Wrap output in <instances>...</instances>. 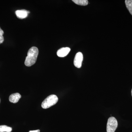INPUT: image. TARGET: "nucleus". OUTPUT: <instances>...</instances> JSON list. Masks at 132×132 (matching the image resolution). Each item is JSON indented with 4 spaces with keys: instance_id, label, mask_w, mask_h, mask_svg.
<instances>
[{
    "instance_id": "nucleus-1",
    "label": "nucleus",
    "mask_w": 132,
    "mask_h": 132,
    "mask_svg": "<svg viewBox=\"0 0 132 132\" xmlns=\"http://www.w3.org/2000/svg\"><path fill=\"white\" fill-rule=\"evenodd\" d=\"M39 50L38 48L32 47L29 49L28 52L27 56L25 61V65L27 67H31L35 64L37 60Z\"/></svg>"
},
{
    "instance_id": "nucleus-2",
    "label": "nucleus",
    "mask_w": 132,
    "mask_h": 132,
    "mask_svg": "<svg viewBox=\"0 0 132 132\" xmlns=\"http://www.w3.org/2000/svg\"><path fill=\"white\" fill-rule=\"evenodd\" d=\"M58 97L55 95H51L45 99L42 104L43 108L47 109L55 105L58 101Z\"/></svg>"
},
{
    "instance_id": "nucleus-3",
    "label": "nucleus",
    "mask_w": 132,
    "mask_h": 132,
    "mask_svg": "<svg viewBox=\"0 0 132 132\" xmlns=\"http://www.w3.org/2000/svg\"><path fill=\"white\" fill-rule=\"evenodd\" d=\"M118 123L117 120L113 117L109 118L107 124V132H114L118 127Z\"/></svg>"
},
{
    "instance_id": "nucleus-4",
    "label": "nucleus",
    "mask_w": 132,
    "mask_h": 132,
    "mask_svg": "<svg viewBox=\"0 0 132 132\" xmlns=\"http://www.w3.org/2000/svg\"><path fill=\"white\" fill-rule=\"evenodd\" d=\"M82 60H83V55L81 52H78L76 54L74 60V65L77 68H80L82 65Z\"/></svg>"
},
{
    "instance_id": "nucleus-5",
    "label": "nucleus",
    "mask_w": 132,
    "mask_h": 132,
    "mask_svg": "<svg viewBox=\"0 0 132 132\" xmlns=\"http://www.w3.org/2000/svg\"><path fill=\"white\" fill-rule=\"evenodd\" d=\"M71 51V49L69 47H63L59 50L57 52V55L60 57H65Z\"/></svg>"
},
{
    "instance_id": "nucleus-6",
    "label": "nucleus",
    "mask_w": 132,
    "mask_h": 132,
    "mask_svg": "<svg viewBox=\"0 0 132 132\" xmlns=\"http://www.w3.org/2000/svg\"><path fill=\"white\" fill-rule=\"evenodd\" d=\"M29 11L25 10H17L15 11V13L17 18L20 19H24L26 18L29 13Z\"/></svg>"
},
{
    "instance_id": "nucleus-7",
    "label": "nucleus",
    "mask_w": 132,
    "mask_h": 132,
    "mask_svg": "<svg viewBox=\"0 0 132 132\" xmlns=\"http://www.w3.org/2000/svg\"><path fill=\"white\" fill-rule=\"evenodd\" d=\"M21 98V95L19 93L13 94L10 96L9 101L12 103H16L19 101Z\"/></svg>"
},
{
    "instance_id": "nucleus-8",
    "label": "nucleus",
    "mask_w": 132,
    "mask_h": 132,
    "mask_svg": "<svg viewBox=\"0 0 132 132\" xmlns=\"http://www.w3.org/2000/svg\"><path fill=\"white\" fill-rule=\"evenodd\" d=\"M73 2L77 5L80 6H86L88 4L87 0H73Z\"/></svg>"
},
{
    "instance_id": "nucleus-9",
    "label": "nucleus",
    "mask_w": 132,
    "mask_h": 132,
    "mask_svg": "<svg viewBox=\"0 0 132 132\" xmlns=\"http://www.w3.org/2000/svg\"><path fill=\"white\" fill-rule=\"evenodd\" d=\"M12 127L7 126L6 125L0 126V132H10L12 131Z\"/></svg>"
},
{
    "instance_id": "nucleus-10",
    "label": "nucleus",
    "mask_w": 132,
    "mask_h": 132,
    "mask_svg": "<svg viewBox=\"0 0 132 132\" xmlns=\"http://www.w3.org/2000/svg\"><path fill=\"white\" fill-rule=\"evenodd\" d=\"M125 3L128 10L132 15V0H126Z\"/></svg>"
},
{
    "instance_id": "nucleus-11",
    "label": "nucleus",
    "mask_w": 132,
    "mask_h": 132,
    "mask_svg": "<svg viewBox=\"0 0 132 132\" xmlns=\"http://www.w3.org/2000/svg\"><path fill=\"white\" fill-rule=\"evenodd\" d=\"M3 34L4 32L0 27V44L2 43L4 40V37L3 36Z\"/></svg>"
},
{
    "instance_id": "nucleus-12",
    "label": "nucleus",
    "mask_w": 132,
    "mask_h": 132,
    "mask_svg": "<svg viewBox=\"0 0 132 132\" xmlns=\"http://www.w3.org/2000/svg\"><path fill=\"white\" fill-rule=\"evenodd\" d=\"M29 132H40V130H33V131H29Z\"/></svg>"
},
{
    "instance_id": "nucleus-13",
    "label": "nucleus",
    "mask_w": 132,
    "mask_h": 132,
    "mask_svg": "<svg viewBox=\"0 0 132 132\" xmlns=\"http://www.w3.org/2000/svg\"><path fill=\"white\" fill-rule=\"evenodd\" d=\"M131 95H132V89L131 90Z\"/></svg>"
},
{
    "instance_id": "nucleus-14",
    "label": "nucleus",
    "mask_w": 132,
    "mask_h": 132,
    "mask_svg": "<svg viewBox=\"0 0 132 132\" xmlns=\"http://www.w3.org/2000/svg\"><path fill=\"white\" fill-rule=\"evenodd\" d=\"M0 102H1V100H0Z\"/></svg>"
}]
</instances>
